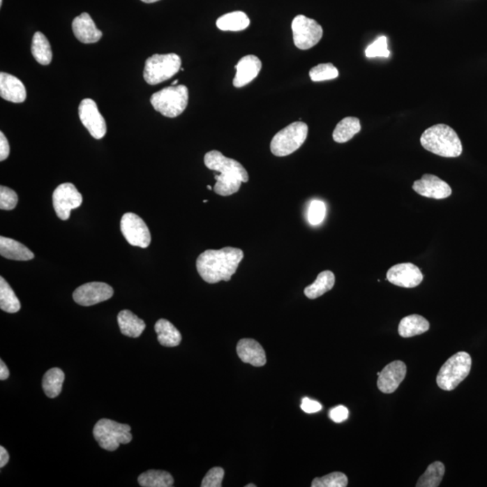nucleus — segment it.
<instances>
[{"mask_svg":"<svg viewBox=\"0 0 487 487\" xmlns=\"http://www.w3.org/2000/svg\"><path fill=\"white\" fill-rule=\"evenodd\" d=\"M243 258L244 252L239 248L209 249L197 258V271L206 283L230 282Z\"/></svg>","mask_w":487,"mask_h":487,"instance_id":"nucleus-1","label":"nucleus"},{"mask_svg":"<svg viewBox=\"0 0 487 487\" xmlns=\"http://www.w3.org/2000/svg\"><path fill=\"white\" fill-rule=\"evenodd\" d=\"M206 167L220 172L216 175L217 183L213 190L218 195L230 196L239 192L242 183H248L249 177L245 167L236 160L224 156L218 151H211L204 156Z\"/></svg>","mask_w":487,"mask_h":487,"instance_id":"nucleus-2","label":"nucleus"},{"mask_svg":"<svg viewBox=\"0 0 487 487\" xmlns=\"http://www.w3.org/2000/svg\"><path fill=\"white\" fill-rule=\"evenodd\" d=\"M422 147L437 156L455 158L461 156L463 147L454 129L451 126L439 124L430 126L421 137Z\"/></svg>","mask_w":487,"mask_h":487,"instance_id":"nucleus-3","label":"nucleus"},{"mask_svg":"<svg viewBox=\"0 0 487 487\" xmlns=\"http://www.w3.org/2000/svg\"><path fill=\"white\" fill-rule=\"evenodd\" d=\"M189 91L184 85L170 86L156 92L150 98L153 109L167 118H177L186 110Z\"/></svg>","mask_w":487,"mask_h":487,"instance_id":"nucleus-4","label":"nucleus"},{"mask_svg":"<svg viewBox=\"0 0 487 487\" xmlns=\"http://www.w3.org/2000/svg\"><path fill=\"white\" fill-rule=\"evenodd\" d=\"M472 359L467 352H458L447 360L437 375L440 389L452 391L470 375Z\"/></svg>","mask_w":487,"mask_h":487,"instance_id":"nucleus-5","label":"nucleus"},{"mask_svg":"<svg viewBox=\"0 0 487 487\" xmlns=\"http://www.w3.org/2000/svg\"><path fill=\"white\" fill-rule=\"evenodd\" d=\"M93 436L100 448L107 451H115L121 444H128L132 440L131 427L128 424L101 419L95 425Z\"/></svg>","mask_w":487,"mask_h":487,"instance_id":"nucleus-6","label":"nucleus"},{"mask_svg":"<svg viewBox=\"0 0 487 487\" xmlns=\"http://www.w3.org/2000/svg\"><path fill=\"white\" fill-rule=\"evenodd\" d=\"M309 128L304 122H294L282 129L271 141L270 149L273 155L287 156L303 146L308 137Z\"/></svg>","mask_w":487,"mask_h":487,"instance_id":"nucleus-7","label":"nucleus"},{"mask_svg":"<svg viewBox=\"0 0 487 487\" xmlns=\"http://www.w3.org/2000/svg\"><path fill=\"white\" fill-rule=\"evenodd\" d=\"M181 66V60L177 54H153L146 61L144 81L150 85L159 84L174 76Z\"/></svg>","mask_w":487,"mask_h":487,"instance_id":"nucleus-8","label":"nucleus"},{"mask_svg":"<svg viewBox=\"0 0 487 487\" xmlns=\"http://www.w3.org/2000/svg\"><path fill=\"white\" fill-rule=\"evenodd\" d=\"M292 36L296 47L308 50L314 47L322 40L323 29L317 21L299 15L292 23Z\"/></svg>","mask_w":487,"mask_h":487,"instance_id":"nucleus-9","label":"nucleus"},{"mask_svg":"<svg viewBox=\"0 0 487 487\" xmlns=\"http://www.w3.org/2000/svg\"><path fill=\"white\" fill-rule=\"evenodd\" d=\"M82 203V195L73 183L60 184L52 193V204L58 218L69 220L70 211L79 208Z\"/></svg>","mask_w":487,"mask_h":487,"instance_id":"nucleus-10","label":"nucleus"},{"mask_svg":"<svg viewBox=\"0 0 487 487\" xmlns=\"http://www.w3.org/2000/svg\"><path fill=\"white\" fill-rule=\"evenodd\" d=\"M120 230L126 241L131 246H140L141 248L149 246L151 233L140 216L131 212L123 215L120 222Z\"/></svg>","mask_w":487,"mask_h":487,"instance_id":"nucleus-11","label":"nucleus"},{"mask_svg":"<svg viewBox=\"0 0 487 487\" xmlns=\"http://www.w3.org/2000/svg\"><path fill=\"white\" fill-rule=\"evenodd\" d=\"M79 117L89 133L96 140H101L107 133V124L98 111L96 103L91 98H85L80 104Z\"/></svg>","mask_w":487,"mask_h":487,"instance_id":"nucleus-12","label":"nucleus"},{"mask_svg":"<svg viewBox=\"0 0 487 487\" xmlns=\"http://www.w3.org/2000/svg\"><path fill=\"white\" fill-rule=\"evenodd\" d=\"M113 294V288L107 283L92 282L77 288L73 292V300L82 306H92L110 300Z\"/></svg>","mask_w":487,"mask_h":487,"instance_id":"nucleus-13","label":"nucleus"},{"mask_svg":"<svg viewBox=\"0 0 487 487\" xmlns=\"http://www.w3.org/2000/svg\"><path fill=\"white\" fill-rule=\"evenodd\" d=\"M387 279L393 285L403 288H414L424 280L420 268L411 263L396 264L387 274Z\"/></svg>","mask_w":487,"mask_h":487,"instance_id":"nucleus-14","label":"nucleus"},{"mask_svg":"<svg viewBox=\"0 0 487 487\" xmlns=\"http://www.w3.org/2000/svg\"><path fill=\"white\" fill-rule=\"evenodd\" d=\"M412 189L419 195L435 200L449 198L452 193L451 186L433 174H424L420 180L415 181Z\"/></svg>","mask_w":487,"mask_h":487,"instance_id":"nucleus-15","label":"nucleus"},{"mask_svg":"<svg viewBox=\"0 0 487 487\" xmlns=\"http://www.w3.org/2000/svg\"><path fill=\"white\" fill-rule=\"evenodd\" d=\"M407 368L405 363L396 361L388 364L378 375V389L384 394H393L405 380Z\"/></svg>","mask_w":487,"mask_h":487,"instance_id":"nucleus-16","label":"nucleus"},{"mask_svg":"<svg viewBox=\"0 0 487 487\" xmlns=\"http://www.w3.org/2000/svg\"><path fill=\"white\" fill-rule=\"evenodd\" d=\"M73 31L76 38L83 44H94L103 37V32L97 29L88 13H82L74 18Z\"/></svg>","mask_w":487,"mask_h":487,"instance_id":"nucleus-17","label":"nucleus"},{"mask_svg":"<svg viewBox=\"0 0 487 487\" xmlns=\"http://www.w3.org/2000/svg\"><path fill=\"white\" fill-rule=\"evenodd\" d=\"M262 63L255 55H246L237 64V73L234 78L233 85L236 88H242L248 85L253 80L257 78L260 73Z\"/></svg>","mask_w":487,"mask_h":487,"instance_id":"nucleus-18","label":"nucleus"},{"mask_svg":"<svg viewBox=\"0 0 487 487\" xmlns=\"http://www.w3.org/2000/svg\"><path fill=\"white\" fill-rule=\"evenodd\" d=\"M0 96L13 103H23L27 100V89L23 82L11 74L0 73Z\"/></svg>","mask_w":487,"mask_h":487,"instance_id":"nucleus-19","label":"nucleus"},{"mask_svg":"<svg viewBox=\"0 0 487 487\" xmlns=\"http://www.w3.org/2000/svg\"><path fill=\"white\" fill-rule=\"evenodd\" d=\"M237 352L244 363L253 366H264L267 364V356L263 347L252 338H243L237 343Z\"/></svg>","mask_w":487,"mask_h":487,"instance_id":"nucleus-20","label":"nucleus"},{"mask_svg":"<svg viewBox=\"0 0 487 487\" xmlns=\"http://www.w3.org/2000/svg\"><path fill=\"white\" fill-rule=\"evenodd\" d=\"M0 255L17 261H29L35 257L33 253L23 244L5 237H0Z\"/></svg>","mask_w":487,"mask_h":487,"instance_id":"nucleus-21","label":"nucleus"},{"mask_svg":"<svg viewBox=\"0 0 487 487\" xmlns=\"http://www.w3.org/2000/svg\"><path fill=\"white\" fill-rule=\"evenodd\" d=\"M118 322L120 331L123 335L129 338L140 337L147 327L143 320L128 310L120 311L118 315Z\"/></svg>","mask_w":487,"mask_h":487,"instance_id":"nucleus-22","label":"nucleus"},{"mask_svg":"<svg viewBox=\"0 0 487 487\" xmlns=\"http://www.w3.org/2000/svg\"><path fill=\"white\" fill-rule=\"evenodd\" d=\"M428 329H430V322L424 317L418 314L403 317L398 327L399 335L405 338L424 334Z\"/></svg>","mask_w":487,"mask_h":487,"instance_id":"nucleus-23","label":"nucleus"},{"mask_svg":"<svg viewBox=\"0 0 487 487\" xmlns=\"http://www.w3.org/2000/svg\"><path fill=\"white\" fill-rule=\"evenodd\" d=\"M155 331L157 334V340L163 347H174L180 345L181 335L169 320H159L156 323Z\"/></svg>","mask_w":487,"mask_h":487,"instance_id":"nucleus-24","label":"nucleus"},{"mask_svg":"<svg viewBox=\"0 0 487 487\" xmlns=\"http://www.w3.org/2000/svg\"><path fill=\"white\" fill-rule=\"evenodd\" d=\"M360 131H361V124H360L359 119L353 118V117H347L336 126L334 131H333V140L337 143H347Z\"/></svg>","mask_w":487,"mask_h":487,"instance_id":"nucleus-25","label":"nucleus"},{"mask_svg":"<svg viewBox=\"0 0 487 487\" xmlns=\"http://www.w3.org/2000/svg\"><path fill=\"white\" fill-rule=\"evenodd\" d=\"M335 276L331 271H323L317 276L315 282L304 289V294L307 298L314 300L325 294L334 287Z\"/></svg>","mask_w":487,"mask_h":487,"instance_id":"nucleus-26","label":"nucleus"},{"mask_svg":"<svg viewBox=\"0 0 487 487\" xmlns=\"http://www.w3.org/2000/svg\"><path fill=\"white\" fill-rule=\"evenodd\" d=\"M66 375L63 370L54 368L48 370L43 377L42 387L45 396L49 398H55L61 394Z\"/></svg>","mask_w":487,"mask_h":487,"instance_id":"nucleus-27","label":"nucleus"},{"mask_svg":"<svg viewBox=\"0 0 487 487\" xmlns=\"http://www.w3.org/2000/svg\"><path fill=\"white\" fill-rule=\"evenodd\" d=\"M217 27L222 31H242L248 29L250 24V20L248 15L242 11H235L232 13L222 15L217 20Z\"/></svg>","mask_w":487,"mask_h":487,"instance_id":"nucleus-28","label":"nucleus"},{"mask_svg":"<svg viewBox=\"0 0 487 487\" xmlns=\"http://www.w3.org/2000/svg\"><path fill=\"white\" fill-rule=\"evenodd\" d=\"M32 54L37 63L42 66H48L52 59V52L50 43L44 33L36 32L33 37Z\"/></svg>","mask_w":487,"mask_h":487,"instance_id":"nucleus-29","label":"nucleus"},{"mask_svg":"<svg viewBox=\"0 0 487 487\" xmlns=\"http://www.w3.org/2000/svg\"><path fill=\"white\" fill-rule=\"evenodd\" d=\"M138 483L143 487H171L174 480L166 471L148 470L138 477Z\"/></svg>","mask_w":487,"mask_h":487,"instance_id":"nucleus-30","label":"nucleus"},{"mask_svg":"<svg viewBox=\"0 0 487 487\" xmlns=\"http://www.w3.org/2000/svg\"><path fill=\"white\" fill-rule=\"evenodd\" d=\"M0 309L8 313H15L21 309L13 289L3 277H0Z\"/></svg>","mask_w":487,"mask_h":487,"instance_id":"nucleus-31","label":"nucleus"},{"mask_svg":"<svg viewBox=\"0 0 487 487\" xmlns=\"http://www.w3.org/2000/svg\"><path fill=\"white\" fill-rule=\"evenodd\" d=\"M444 474H445V465L440 461L434 462L428 465L425 473L419 479L416 486L437 487L442 483Z\"/></svg>","mask_w":487,"mask_h":487,"instance_id":"nucleus-32","label":"nucleus"},{"mask_svg":"<svg viewBox=\"0 0 487 487\" xmlns=\"http://www.w3.org/2000/svg\"><path fill=\"white\" fill-rule=\"evenodd\" d=\"M338 70L332 63L319 64L310 70L311 81L316 82L334 80L338 78Z\"/></svg>","mask_w":487,"mask_h":487,"instance_id":"nucleus-33","label":"nucleus"},{"mask_svg":"<svg viewBox=\"0 0 487 487\" xmlns=\"http://www.w3.org/2000/svg\"><path fill=\"white\" fill-rule=\"evenodd\" d=\"M348 480L346 474L341 472H333L322 477H317L313 481V487H346Z\"/></svg>","mask_w":487,"mask_h":487,"instance_id":"nucleus-34","label":"nucleus"},{"mask_svg":"<svg viewBox=\"0 0 487 487\" xmlns=\"http://www.w3.org/2000/svg\"><path fill=\"white\" fill-rule=\"evenodd\" d=\"M366 55L368 58L389 57L390 51L388 50L387 37H379L377 41H375L366 48Z\"/></svg>","mask_w":487,"mask_h":487,"instance_id":"nucleus-35","label":"nucleus"},{"mask_svg":"<svg viewBox=\"0 0 487 487\" xmlns=\"http://www.w3.org/2000/svg\"><path fill=\"white\" fill-rule=\"evenodd\" d=\"M326 216V205L322 200H313L308 211V220L311 225L316 226L324 220Z\"/></svg>","mask_w":487,"mask_h":487,"instance_id":"nucleus-36","label":"nucleus"},{"mask_svg":"<svg viewBox=\"0 0 487 487\" xmlns=\"http://www.w3.org/2000/svg\"><path fill=\"white\" fill-rule=\"evenodd\" d=\"M18 196L14 190L6 186L0 187V209L12 211L17 207Z\"/></svg>","mask_w":487,"mask_h":487,"instance_id":"nucleus-37","label":"nucleus"},{"mask_svg":"<svg viewBox=\"0 0 487 487\" xmlns=\"http://www.w3.org/2000/svg\"><path fill=\"white\" fill-rule=\"evenodd\" d=\"M224 470L221 467H213L209 471L204 479H203L202 487H220L222 486V480L224 477Z\"/></svg>","mask_w":487,"mask_h":487,"instance_id":"nucleus-38","label":"nucleus"},{"mask_svg":"<svg viewBox=\"0 0 487 487\" xmlns=\"http://www.w3.org/2000/svg\"><path fill=\"white\" fill-rule=\"evenodd\" d=\"M348 414H350V412H348L347 407L343 405H338L329 411V418L336 424H341V422L346 421L348 418Z\"/></svg>","mask_w":487,"mask_h":487,"instance_id":"nucleus-39","label":"nucleus"},{"mask_svg":"<svg viewBox=\"0 0 487 487\" xmlns=\"http://www.w3.org/2000/svg\"><path fill=\"white\" fill-rule=\"evenodd\" d=\"M301 408L306 414H315V412L322 411V405L317 400H311L305 397L301 400Z\"/></svg>","mask_w":487,"mask_h":487,"instance_id":"nucleus-40","label":"nucleus"},{"mask_svg":"<svg viewBox=\"0 0 487 487\" xmlns=\"http://www.w3.org/2000/svg\"><path fill=\"white\" fill-rule=\"evenodd\" d=\"M10 153V147H9L8 141L3 132H0V161H5L8 158Z\"/></svg>","mask_w":487,"mask_h":487,"instance_id":"nucleus-41","label":"nucleus"},{"mask_svg":"<svg viewBox=\"0 0 487 487\" xmlns=\"http://www.w3.org/2000/svg\"><path fill=\"white\" fill-rule=\"evenodd\" d=\"M9 454L4 447H0V467L3 468L8 463Z\"/></svg>","mask_w":487,"mask_h":487,"instance_id":"nucleus-42","label":"nucleus"},{"mask_svg":"<svg viewBox=\"0 0 487 487\" xmlns=\"http://www.w3.org/2000/svg\"><path fill=\"white\" fill-rule=\"evenodd\" d=\"M9 375H10V373H9L7 365H6L3 360H0V380H7L9 377Z\"/></svg>","mask_w":487,"mask_h":487,"instance_id":"nucleus-43","label":"nucleus"},{"mask_svg":"<svg viewBox=\"0 0 487 487\" xmlns=\"http://www.w3.org/2000/svg\"><path fill=\"white\" fill-rule=\"evenodd\" d=\"M142 2L147 3V4H151V3H156L159 1V0H141Z\"/></svg>","mask_w":487,"mask_h":487,"instance_id":"nucleus-44","label":"nucleus"},{"mask_svg":"<svg viewBox=\"0 0 487 487\" xmlns=\"http://www.w3.org/2000/svg\"><path fill=\"white\" fill-rule=\"evenodd\" d=\"M207 188L209 190H213V188H212L211 185H208Z\"/></svg>","mask_w":487,"mask_h":487,"instance_id":"nucleus-45","label":"nucleus"},{"mask_svg":"<svg viewBox=\"0 0 487 487\" xmlns=\"http://www.w3.org/2000/svg\"><path fill=\"white\" fill-rule=\"evenodd\" d=\"M177 83H178V80H177V81H174V82H172V85H177Z\"/></svg>","mask_w":487,"mask_h":487,"instance_id":"nucleus-46","label":"nucleus"},{"mask_svg":"<svg viewBox=\"0 0 487 487\" xmlns=\"http://www.w3.org/2000/svg\"><path fill=\"white\" fill-rule=\"evenodd\" d=\"M255 486H257L251 485V484H250V485L246 486V487H255Z\"/></svg>","mask_w":487,"mask_h":487,"instance_id":"nucleus-47","label":"nucleus"},{"mask_svg":"<svg viewBox=\"0 0 487 487\" xmlns=\"http://www.w3.org/2000/svg\"><path fill=\"white\" fill-rule=\"evenodd\" d=\"M2 4H3V0H0V7H1Z\"/></svg>","mask_w":487,"mask_h":487,"instance_id":"nucleus-48","label":"nucleus"},{"mask_svg":"<svg viewBox=\"0 0 487 487\" xmlns=\"http://www.w3.org/2000/svg\"><path fill=\"white\" fill-rule=\"evenodd\" d=\"M203 202H204V203L208 202V200H203Z\"/></svg>","mask_w":487,"mask_h":487,"instance_id":"nucleus-49","label":"nucleus"}]
</instances>
